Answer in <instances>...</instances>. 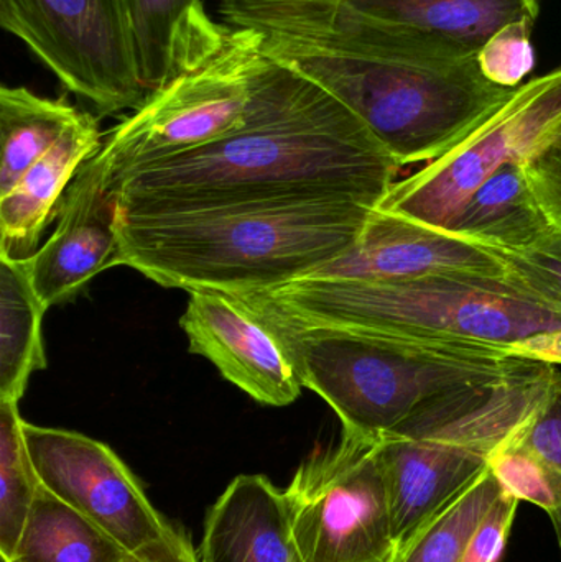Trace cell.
I'll use <instances>...</instances> for the list:
<instances>
[{
    "mask_svg": "<svg viewBox=\"0 0 561 562\" xmlns=\"http://www.w3.org/2000/svg\"><path fill=\"white\" fill-rule=\"evenodd\" d=\"M401 168L343 102L270 58L243 128L132 168L111 188L127 216L316 201L379 207Z\"/></svg>",
    "mask_w": 561,
    "mask_h": 562,
    "instance_id": "1",
    "label": "cell"
},
{
    "mask_svg": "<svg viewBox=\"0 0 561 562\" xmlns=\"http://www.w3.org/2000/svg\"><path fill=\"white\" fill-rule=\"evenodd\" d=\"M217 15L257 32L269 58L343 102L401 167L453 150L517 89L484 78L478 58L388 38L341 0H220Z\"/></svg>",
    "mask_w": 561,
    "mask_h": 562,
    "instance_id": "2",
    "label": "cell"
},
{
    "mask_svg": "<svg viewBox=\"0 0 561 562\" xmlns=\"http://www.w3.org/2000/svg\"><path fill=\"white\" fill-rule=\"evenodd\" d=\"M375 210L351 201H316L119 214L114 267H131L161 286L188 291L279 286L349 252Z\"/></svg>",
    "mask_w": 561,
    "mask_h": 562,
    "instance_id": "3",
    "label": "cell"
},
{
    "mask_svg": "<svg viewBox=\"0 0 561 562\" xmlns=\"http://www.w3.org/2000/svg\"><path fill=\"white\" fill-rule=\"evenodd\" d=\"M229 294L259 316L295 326L339 327L414 339L509 347L561 329L559 311L540 303L507 277L299 279Z\"/></svg>",
    "mask_w": 561,
    "mask_h": 562,
    "instance_id": "4",
    "label": "cell"
},
{
    "mask_svg": "<svg viewBox=\"0 0 561 562\" xmlns=\"http://www.w3.org/2000/svg\"><path fill=\"white\" fill-rule=\"evenodd\" d=\"M259 317L282 340L302 385L332 406L343 431L364 438L381 439L435 396L497 382L536 363L494 344L295 326Z\"/></svg>",
    "mask_w": 561,
    "mask_h": 562,
    "instance_id": "5",
    "label": "cell"
},
{
    "mask_svg": "<svg viewBox=\"0 0 561 562\" xmlns=\"http://www.w3.org/2000/svg\"><path fill=\"white\" fill-rule=\"evenodd\" d=\"M561 385L550 363L461 386L428 400L379 439L391 488L395 543L447 495L490 465L497 449L524 431Z\"/></svg>",
    "mask_w": 561,
    "mask_h": 562,
    "instance_id": "6",
    "label": "cell"
},
{
    "mask_svg": "<svg viewBox=\"0 0 561 562\" xmlns=\"http://www.w3.org/2000/svg\"><path fill=\"white\" fill-rule=\"evenodd\" d=\"M269 61L257 32L227 25L216 45L191 59L102 137L94 160L109 183L132 168L204 147L243 128Z\"/></svg>",
    "mask_w": 561,
    "mask_h": 562,
    "instance_id": "7",
    "label": "cell"
},
{
    "mask_svg": "<svg viewBox=\"0 0 561 562\" xmlns=\"http://www.w3.org/2000/svg\"><path fill=\"white\" fill-rule=\"evenodd\" d=\"M303 562H389L394 557L391 488L379 439L343 431L315 449L283 491Z\"/></svg>",
    "mask_w": 561,
    "mask_h": 562,
    "instance_id": "8",
    "label": "cell"
},
{
    "mask_svg": "<svg viewBox=\"0 0 561 562\" xmlns=\"http://www.w3.org/2000/svg\"><path fill=\"white\" fill-rule=\"evenodd\" d=\"M0 25L101 115L148 98L124 0H0Z\"/></svg>",
    "mask_w": 561,
    "mask_h": 562,
    "instance_id": "9",
    "label": "cell"
},
{
    "mask_svg": "<svg viewBox=\"0 0 561 562\" xmlns=\"http://www.w3.org/2000/svg\"><path fill=\"white\" fill-rule=\"evenodd\" d=\"M561 134V68L517 86L467 140L395 181L379 210L447 229L461 207L507 165H526Z\"/></svg>",
    "mask_w": 561,
    "mask_h": 562,
    "instance_id": "10",
    "label": "cell"
},
{
    "mask_svg": "<svg viewBox=\"0 0 561 562\" xmlns=\"http://www.w3.org/2000/svg\"><path fill=\"white\" fill-rule=\"evenodd\" d=\"M23 438L40 484L94 521L132 557L173 530L134 472L104 442L26 422Z\"/></svg>",
    "mask_w": 561,
    "mask_h": 562,
    "instance_id": "11",
    "label": "cell"
},
{
    "mask_svg": "<svg viewBox=\"0 0 561 562\" xmlns=\"http://www.w3.org/2000/svg\"><path fill=\"white\" fill-rule=\"evenodd\" d=\"M180 326L190 352L206 357L224 379L260 405L289 406L302 393L282 340L233 294L190 291Z\"/></svg>",
    "mask_w": 561,
    "mask_h": 562,
    "instance_id": "12",
    "label": "cell"
},
{
    "mask_svg": "<svg viewBox=\"0 0 561 562\" xmlns=\"http://www.w3.org/2000/svg\"><path fill=\"white\" fill-rule=\"evenodd\" d=\"M427 276L507 277L506 260L500 250L378 207L349 252L303 279L382 281Z\"/></svg>",
    "mask_w": 561,
    "mask_h": 562,
    "instance_id": "13",
    "label": "cell"
},
{
    "mask_svg": "<svg viewBox=\"0 0 561 562\" xmlns=\"http://www.w3.org/2000/svg\"><path fill=\"white\" fill-rule=\"evenodd\" d=\"M117 207V193L92 157L76 173L59 203L55 233L25 259L33 290L46 310L71 300L89 280L114 267Z\"/></svg>",
    "mask_w": 561,
    "mask_h": 562,
    "instance_id": "14",
    "label": "cell"
},
{
    "mask_svg": "<svg viewBox=\"0 0 561 562\" xmlns=\"http://www.w3.org/2000/svg\"><path fill=\"white\" fill-rule=\"evenodd\" d=\"M351 15L402 45L453 59L478 58L510 23L537 22L539 0H341Z\"/></svg>",
    "mask_w": 561,
    "mask_h": 562,
    "instance_id": "15",
    "label": "cell"
},
{
    "mask_svg": "<svg viewBox=\"0 0 561 562\" xmlns=\"http://www.w3.org/2000/svg\"><path fill=\"white\" fill-rule=\"evenodd\" d=\"M200 562H303L283 492L262 474L231 481L204 518Z\"/></svg>",
    "mask_w": 561,
    "mask_h": 562,
    "instance_id": "16",
    "label": "cell"
},
{
    "mask_svg": "<svg viewBox=\"0 0 561 562\" xmlns=\"http://www.w3.org/2000/svg\"><path fill=\"white\" fill-rule=\"evenodd\" d=\"M102 137L98 119L81 112L15 187L0 196V256L25 260L35 254L76 173L101 150Z\"/></svg>",
    "mask_w": 561,
    "mask_h": 562,
    "instance_id": "17",
    "label": "cell"
},
{
    "mask_svg": "<svg viewBox=\"0 0 561 562\" xmlns=\"http://www.w3.org/2000/svg\"><path fill=\"white\" fill-rule=\"evenodd\" d=\"M141 81L148 94L223 38L203 0H124Z\"/></svg>",
    "mask_w": 561,
    "mask_h": 562,
    "instance_id": "18",
    "label": "cell"
},
{
    "mask_svg": "<svg viewBox=\"0 0 561 562\" xmlns=\"http://www.w3.org/2000/svg\"><path fill=\"white\" fill-rule=\"evenodd\" d=\"M552 229L524 165H507L481 184L445 231L509 254L527 249Z\"/></svg>",
    "mask_w": 561,
    "mask_h": 562,
    "instance_id": "19",
    "label": "cell"
},
{
    "mask_svg": "<svg viewBox=\"0 0 561 562\" xmlns=\"http://www.w3.org/2000/svg\"><path fill=\"white\" fill-rule=\"evenodd\" d=\"M132 558L94 521L40 485L5 562H131Z\"/></svg>",
    "mask_w": 561,
    "mask_h": 562,
    "instance_id": "20",
    "label": "cell"
},
{
    "mask_svg": "<svg viewBox=\"0 0 561 562\" xmlns=\"http://www.w3.org/2000/svg\"><path fill=\"white\" fill-rule=\"evenodd\" d=\"M26 260L0 256V402L19 403L30 375L46 367L42 319Z\"/></svg>",
    "mask_w": 561,
    "mask_h": 562,
    "instance_id": "21",
    "label": "cell"
},
{
    "mask_svg": "<svg viewBox=\"0 0 561 562\" xmlns=\"http://www.w3.org/2000/svg\"><path fill=\"white\" fill-rule=\"evenodd\" d=\"M81 112L65 95L49 99L23 86L0 88V196L15 187Z\"/></svg>",
    "mask_w": 561,
    "mask_h": 562,
    "instance_id": "22",
    "label": "cell"
},
{
    "mask_svg": "<svg viewBox=\"0 0 561 562\" xmlns=\"http://www.w3.org/2000/svg\"><path fill=\"white\" fill-rule=\"evenodd\" d=\"M503 487L490 465L420 518L389 562H460L480 521Z\"/></svg>",
    "mask_w": 561,
    "mask_h": 562,
    "instance_id": "23",
    "label": "cell"
},
{
    "mask_svg": "<svg viewBox=\"0 0 561 562\" xmlns=\"http://www.w3.org/2000/svg\"><path fill=\"white\" fill-rule=\"evenodd\" d=\"M23 438L19 403L0 402V554L12 557L40 488Z\"/></svg>",
    "mask_w": 561,
    "mask_h": 562,
    "instance_id": "24",
    "label": "cell"
},
{
    "mask_svg": "<svg viewBox=\"0 0 561 562\" xmlns=\"http://www.w3.org/2000/svg\"><path fill=\"white\" fill-rule=\"evenodd\" d=\"M519 436L497 449L490 468L503 491L520 502L542 508L552 521L561 557V481L536 454L524 448Z\"/></svg>",
    "mask_w": 561,
    "mask_h": 562,
    "instance_id": "25",
    "label": "cell"
},
{
    "mask_svg": "<svg viewBox=\"0 0 561 562\" xmlns=\"http://www.w3.org/2000/svg\"><path fill=\"white\" fill-rule=\"evenodd\" d=\"M507 279L561 313V231L552 229L532 246L504 254Z\"/></svg>",
    "mask_w": 561,
    "mask_h": 562,
    "instance_id": "26",
    "label": "cell"
},
{
    "mask_svg": "<svg viewBox=\"0 0 561 562\" xmlns=\"http://www.w3.org/2000/svg\"><path fill=\"white\" fill-rule=\"evenodd\" d=\"M536 22L523 20L497 32L478 55L484 78L503 88H517L536 65L532 30Z\"/></svg>",
    "mask_w": 561,
    "mask_h": 562,
    "instance_id": "27",
    "label": "cell"
},
{
    "mask_svg": "<svg viewBox=\"0 0 561 562\" xmlns=\"http://www.w3.org/2000/svg\"><path fill=\"white\" fill-rule=\"evenodd\" d=\"M519 498L503 491L468 541L460 562H497L516 520Z\"/></svg>",
    "mask_w": 561,
    "mask_h": 562,
    "instance_id": "28",
    "label": "cell"
},
{
    "mask_svg": "<svg viewBox=\"0 0 561 562\" xmlns=\"http://www.w3.org/2000/svg\"><path fill=\"white\" fill-rule=\"evenodd\" d=\"M524 168L543 213L553 229L561 231V134Z\"/></svg>",
    "mask_w": 561,
    "mask_h": 562,
    "instance_id": "29",
    "label": "cell"
},
{
    "mask_svg": "<svg viewBox=\"0 0 561 562\" xmlns=\"http://www.w3.org/2000/svg\"><path fill=\"white\" fill-rule=\"evenodd\" d=\"M519 442L549 465L561 481V385L537 418L520 432Z\"/></svg>",
    "mask_w": 561,
    "mask_h": 562,
    "instance_id": "30",
    "label": "cell"
},
{
    "mask_svg": "<svg viewBox=\"0 0 561 562\" xmlns=\"http://www.w3.org/2000/svg\"><path fill=\"white\" fill-rule=\"evenodd\" d=\"M135 557L141 562H200L190 533L178 525H175L173 530L164 540L150 544Z\"/></svg>",
    "mask_w": 561,
    "mask_h": 562,
    "instance_id": "31",
    "label": "cell"
},
{
    "mask_svg": "<svg viewBox=\"0 0 561 562\" xmlns=\"http://www.w3.org/2000/svg\"><path fill=\"white\" fill-rule=\"evenodd\" d=\"M510 356L524 357V359L536 360V362L561 366V329L552 333L537 334L529 339L520 340L514 346L507 347Z\"/></svg>",
    "mask_w": 561,
    "mask_h": 562,
    "instance_id": "32",
    "label": "cell"
},
{
    "mask_svg": "<svg viewBox=\"0 0 561 562\" xmlns=\"http://www.w3.org/2000/svg\"><path fill=\"white\" fill-rule=\"evenodd\" d=\"M131 562H141V560H138V558H137V557H134V558H132V561H131Z\"/></svg>",
    "mask_w": 561,
    "mask_h": 562,
    "instance_id": "33",
    "label": "cell"
}]
</instances>
